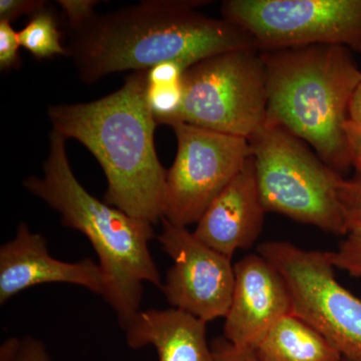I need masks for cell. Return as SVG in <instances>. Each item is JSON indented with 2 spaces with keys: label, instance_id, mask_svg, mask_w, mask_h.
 <instances>
[{
  "label": "cell",
  "instance_id": "1",
  "mask_svg": "<svg viewBox=\"0 0 361 361\" xmlns=\"http://www.w3.org/2000/svg\"><path fill=\"white\" fill-rule=\"evenodd\" d=\"M208 1L153 0L96 16L73 32L70 54L87 84L125 71H148L180 61L196 65L216 54L257 49L248 33L198 11Z\"/></svg>",
  "mask_w": 361,
  "mask_h": 361
},
{
  "label": "cell",
  "instance_id": "2",
  "mask_svg": "<svg viewBox=\"0 0 361 361\" xmlns=\"http://www.w3.org/2000/svg\"><path fill=\"white\" fill-rule=\"evenodd\" d=\"M147 75L134 71L109 96L49 106L47 114L52 130L84 145L103 168L104 203L154 225L164 218L167 171L157 155Z\"/></svg>",
  "mask_w": 361,
  "mask_h": 361
},
{
  "label": "cell",
  "instance_id": "3",
  "mask_svg": "<svg viewBox=\"0 0 361 361\" xmlns=\"http://www.w3.org/2000/svg\"><path fill=\"white\" fill-rule=\"evenodd\" d=\"M66 140L52 130L44 176H30L23 185L59 214L61 224L89 240L103 272L104 300L125 329L141 310L144 284L160 289L163 285L149 251V242L156 237L153 224L90 194L71 170Z\"/></svg>",
  "mask_w": 361,
  "mask_h": 361
},
{
  "label": "cell",
  "instance_id": "4",
  "mask_svg": "<svg viewBox=\"0 0 361 361\" xmlns=\"http://www.w3.org/2000/svg\"><path fill=\"white\" fill-rule=\"evenodd\" d=\"M267 75L268 120L314 149L342 176L353 168L345 132L361 82L351 49L315 44L261 51Z\"/></svg>",
  "mask_w": 361,
  "mask_h": 361
},
{
  "label": "cell",
  "instance_id": "5",
  "mask_svg": "<svg viewBox=\"0 0 361 361\" xmlns=\"http://www.w3.org/2000/svg\"><path fill=\"white\" fill-rule=\"evenodd\" d=\"M249 144L266 213L280 214L330 234H348L338 196L343 177L306 142L267 118Z\"/></svg>",
  "mask_w": 361,
  "mask_h": 361
},
{
  "label": "cell",
  "instance_id": "6",
  "mask_svg": "<svg viewBox=\"0 0 361 361\" xmlns=\"http://www.w3.org/2000/svg\"><path fill=\"white\" fill-rule=\"evenodd\" d=\"M267 75L258 49L222 52L185 73L184 99L169 126L186 123L250 140L267 122Z\"/></svg>",
  "mask_w": 361,
  "mask_h": 361
},
{
  "label": "cell",
  "instance_id": "7",
  "mask_svg": "<svg viewBox=\"0 0 361 361\" xmlns=\"http://www.w3.org/2000/svg\"><path fill=\"white\" fill-rule=\"evenodd\" d=\"M257 253L283 276L292 312L322 332L342 360L361 361V299L339 283L329 252L267 241L258 246Z\"/></svg>",
  "mask_w": 361,
  "mask_h": 361
},
{
  "label": "cell",
  "instance_id": "8",
  "mask_svg": "<svg viewBox=\"0 0 361 361\" xmlns=\"http://www.w3.org/2000/svg\"><path fill=\"white\" fill-rule=\"evenodd\" d=\"M221 13L260 51L334 44L361 54V0H226Z\"/></svg>",
  "mask_w": 361,
  "mask_h": 361
},
{
  "label": "cell",
  "instance_id": "9",
  "mask_svg": "<svg viewBox=\"0 0 361 361\" xmlns=\"http://www.w3.org/2000/svg\"><path fill=\"white\" fill-rule=\"evenodd\" d=\"M177 155L166 177L164 218L173 224H196L251 156L248 140L186 123L171 125Z\"/></svg>",
  "mask_w": 361,
  "mask_h": 361
},
{
  "label": "cell",
  "instance_id": "10",
  "mask_svg": "<svg viewBox=\"0 0 361 361\" xmlns=\"http://www.w3.org/2000/svg\"><path fill=\"white\" fill-rule=\"evenodd\" d=\"M161 222L156 238L173 261L161 287L169 304L207 323L225 318L234 289L232 258L207 246L187 227Z\"/></svg>",
  "mask_w": 361,
  "mask_h": 361
},
{
  "label": "cell",
  "instance_id": "11",
  "mask_svg": "<svg viewBox=\"0 0 361 361\" xmlns=\"http://www.w3.org/2000/svg\"><path fill=\"white\" fill-rule=\"evenodd\" d=\"M234 271L224 337L236 348L254 350L265 334L292 312L291 294L279 271L259 253L240 259Z\"/></svg>",
  "mask_w": 361,
  "mask_h": 361
},
{
  "label": "cell",
  "instance_id": "12",
  "mask_svg": "<svg viewBox=\"0 0 361 361\" xmlns=\"http://www.w3.org/2000/svg\"><path fill=\"white\" fill-rule=\"evenodd\" d=\"M47 283L77 285L96 295L104 294L99 263L90 258L66 262L52 257L47 239L21 222L14 238L0 247V304L25 289Z\"/></svg>",
  "mask_w": 361,
  "mask_h": 361
},
{
  "label": "cell",
  "instance_id": "13",
  "mask_svg": "<svg viewBox=\"0 0 361 361\" xmlns=\"http://www.w3.org/2000/svg\"><path fill=\"white\" fill-rule=\"evenodd\" d=\"M266 211L259 195L253 157L207 208L193 231L197 239L232 258L250 249L263 231Z\"/></svg>",
  "mask_w": 361,
  "mask_h": 361
},
{
  "label": "cell",
  "instance_id": "14",
  "mask_svg": "<svg viewBox=\"0 0 361 361\" xmlns=\"http://www.w3.org/2000/svg\"><path fill=\"white\" fill-rule=\"evenodd\" d=\"M128 346H154L158 361H214L207 322L177 310H140L126 326Z\"/></svg>",
  "mask_w": 361,
  "mask_h": 361
},
{
  "label": "cell",
  "instance_id": "15",
  "mask_svg": "<svg viewBox=\"0 0 361 361\" xmlns=\"http://www.w3.org/2000/svg\"><path fill=\"white\" fill-rule=\"evenodd\" d=\"M253 351L261 361H343L322 332L293 312L281 318Z\"/></svg>",
  "mask_w": 361,
  "mask_h": 361
},
{
  "label": "cell",
  "instance_id": "16",
  "mask_svg": "<svg viewBox=\"0 0 361 361\" xmlns=\"http://www.w3.org/2000/svg\"><path fill=\"white\" fill-rule=\"evenodd\" d=\"M61 37L56 20L47 8L33 14L27 25L18 32L21 47L39 59L68 54Z\"/></svg>",
  "mask_w": 361,
  "mask_h": 361
},
{
  "label": "cell",
  "instance_id": "17",
  "mask_svg": "<svg viewBox=\"0 0 361 361\" xmlns=\"http://www.w3.org/2000/svg\"><path fill=\"white\" fill-rule=\"evenodd\" d=\"M329 254L336 269L361 278V227L349 230L336 250L330 251Z\"/></svg>",
  "mask_w": 361,
  "mask_h": 361
},
{
  "label": "cell",
  "instance_id": "18",
  "mask_svg": "<svg viewBox=\"0 0 361 361\" xmlns=\"http://www.w3.org/2000/svg\"><path fill=\"white\" fill-rule=\"evenodd\" d=\"M0 361H52L44 342L32 336L11 337L0 346Z\"/></svg>",
  "mask_w": 361,
  "mask_h": 361
},
{
  "label": "cell",
  "instance_id": "19",
  "mask_svg": "<svg viewBox=\"0 0 361 361\" xmlns=\"http://www.w3.org/2000/svg\"><path fill=\"white\" fill-rule=\"evenodd\" d=\"M338 196L348 231L353 228L361 227L360 173H355L348 179L342 178L338 186Z\"/></svg>",
  "mask_w": 361,
  "mask_h": 361
},
{
  "label": "cell",
  "instance_id": "20",
  "mask_svg": "<svg viewBox=\"0 0 361 361\" xmlns=\"http://www.w3.org/2000/svg\"><path fill=\"white\" fill-rule=\"evenodd\" d=\"M20 42L18 32H14L11 23L0 20V68L1 71L11 70L20 66Z\"/></svg>",
  "mask_w": 361,
  "mask_h": 361
},
{
  "label": "cell",
  "instance_id": "21",
  "mask_svg": "<svg viewBox=\"0 0 361 361\" xmlns=\"http://www.w3.org/2000/svg\"><path fill=\"white\" fill-rule=\"evenodd\" d=\"M99 1L94 0H59V6L63 9L66 20L73 32L85 27L90 21L96 18L94 8Z\"/></svg>",
  "mask_w": 361,
  "mask_h": 361
},
{
  "label": "cell",
  "instance_id": "22",
  "mask_svg": "<svg viewBox=\"0 0 361 361\" xmlns=\"http://www.w3.org/2000/svg\"><path fill=\"white\" fill-rule=\"evenodd\" d=\"M44 0H1L0 1V20L13 23L23 16H33L45 8Z\"/></svg>",
  "mask_w": 361,
  "mask_h": 361
},
{
  "label": "cell",
  "instance_id": "23",
  "mask_svg": "<svg viewBox=\"0 0 361 361\" xmlns=\"http://www.w3.org/2000/svg\"><path fill=\"white\" fill-rule=\"evenodd\" d=\"M214 361H261L251 349L236 348L225 337H218L211 343Z\"/></svg>",
  "mask_w": 361,
  "mask_h": 361
},
{
  "label": "cell",
  "instance_id": "24",
  "mask_svg": "<svg viewBox=\"0 0 361 361\" xmlns=\"http://www.w3.org/2000/svg\"><path fill=\"white\" fill-rule=\"evenodd\" d=\"M345 132L348 135L353 168L355 169V173L361 174V129L348 121Z\"/></svg>",
  "mask_w": 361,
  "mask_h": 361
},
{
  "label": "cell",
  "instance_id": "25",
  "mask_svg": "<svg viewBox=\"0 0 361 361\" xmlns=\"http://www.w3.org/2000/svg\"><path fill=\"white\" fill-rule=\"evenodd\" d=\"M348 121L361 129V82L349 104Z\"/></svg>",
  "mask_w": 361,
  "mask_h": 361
},
{
  "label": "cell",
  "instance_id": "26",
  "mask_svg": "<svg viewBox=\"0 0 361 361\" xmlns=\"http://www.w3.org/2000/svg\"></svg>",
  "mask_w": 361,
  "mask_h": 361
}]
</instances>
